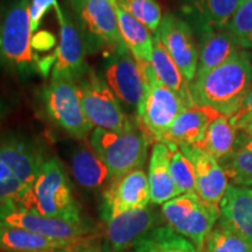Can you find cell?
Instances as JSON below:
<instances>
[{
	"label": "cell",
	"instance_id": "obj_14",
	"mask_svg": "<svg viewBox=\"0 0 252 252\" xmlns=\"http://www.w3.org/2000/svg\"><path fill=\"white\" fill-rule=\"evenodd\" d=\"M55 12L60 25V45L55 52L52 78L75 82L89 68L86 62L87 42L61 7Z\"/></svg>",
	"mask_w": 252,
	"mask_h": 252
},
{
	"label": "cell",
	"instance_id": "obj_39",
	"mask_svg": "<svg viewBox=\"0 0 252 252\" xmlns=\"http://www.w3.org/2000/svg\"><path fill=\"white\" fill-rule=\"evenodd\" d=\"M241 130L243 131L244 133H247L248 135H250V137L252 138V121L248 122L247 124H244L243 126H242Z\"/></svg>",
	"mask_w": 252,
	"mask_h": 252
},
{
	"label": "cell",
	"instance_id": "obj_10",
	"mask_svg": "<svg viewBox=\"0 0 252 252\" xmlns=\"http://www.w3.org/2000/svg\"><path fill=\"white\" fill-rule=\"evenodd\" d=\"M0 228L24 229L45 237L69 243L83 239L91 231L89 224L84 220L69 222L65 220L49 219L13 203L0 204Z\"/></svg>",
	"mask_w": 252,
	"mask_h": 252
},
{
	"label": "cell",
	"instance_id": "obj_31",
	"mask_svg": "<svg viewBox=\"0 0 252 252\" xmlns=\"http://www.w3.org/2000/svg\"><path fill=\"white\" fill-rule=\"evenodd\" d=\"M117 4L149 28L150 32L157 33L163 17L158 0H117Z\"/></svg>",
	"mask_w": 252,
	"mask_h": 252
},
{
	"label": "cell",
	"instance_id": "obj_26",
	"mask_svg": "<svg viewBox=\"0 0 252 252\" xmlns=\"http://www.w3.org/2000/svg\"><path fill=\"white\" fill-rule=\"evenodd\" d=\"M128 252H198L189 239L169 225H158L140 236Z\"/></svg>",
	"mask_w": 252,
	"mask_h": 252
},
{
	"label": "cell",
	"instance_id": "obj_17",
	"mask_svg": "<svg viewBox=\"0 0 252 252\" xmlns=\"http://www.w3.org/2000/svg\"><path fill=\"white\" fill-rule=\"evenodd\" d=\"M0 161L15 178L31 187L45 159L31 140L17 134H6L0 137Z\"/></svg>",
	"mask_w": 252,
	"mask_h": 252
},
{
	"label": "cell",
	"instance_id": "obj_21",
	"mask_svg": "<svg viewBox=\"0 0 252 252\" xmlns=\"http://www.w3.org/2000/svg\"><path fill=\"white\" fill-rule=\"evenodd\" d=\"M242 0H184L181 11L195 30L202 27L226 28Z\"/></svg>",
	"mask_w": 252,
	"mask_h": 252
},
{
	"label": "cell",
	"instance_id": "obj_42",
	"mask_svg": "<svg viewBox=\"0 0 252 252\" xmlns=\"http://www.w3.org/2000/svg\"><path fill=\"white\" fill-rule=\"evenodd\" d=\"M110 1H111L113 5H115V4H117V0H110Z\"/></svg>",
	"mask_w": 252,
	"mask_h": 252
},
{
	"label": "cell",
	"instance_id": "obj_18",
	"mask_svg": "<svg viewBox=\"0 0 252 252\" xmlns=\"http://www.w3.org/2000/svg\"><path fill=\"white\" fill-rule=\"evenodd\" d=\"M196 32L200 37V55L195 80L203 77L208 72L220 67L242 49L228 28L202 27Z\"/></svg>",
	"mask_w": 252,
	"mask_h": 252
},
{
	"label": "cell",
	"instance_id": "obj_2",
	"mask_svg": "<svg viewBox=\"0 0 252 252\" xmlns=\"http://www.w3.org/2000/svg\"><path fill=\"white\" fill-rule=\"evenodd\" d=\"M17 206L49 219L83 220L67 173L58 158L45 160L35 181Z\"/></svg>",
	"mask_w": 252,
	"mask_h": 252
},
{
	"label": "cell",
	"instance_id": "obj_13",
	"mask_svg": "<svg viewBox=\"0 0 252 252\" xmlns=\"http://www.w3.org/2000/svg\"><path fill=\"white\" fill-rule=\"evenodd\" d=\"M150 202L149 176L143 168H138L110 182L104 190L100 216L109 220L128 210L147 207Z\"/></svg>",
	"mask_w": 252,
	"mask_h": 252
},
{
	"label": "cell",
	"instance_id": "obj_40",
	"mask_svg": "<svg viewBox=\"0 0 252 252\" xmlns=\"http://www.w3.org/2000/svg\"><path fill=\"white\" fill-rule=\"evenodd\" d=\"M67 248H64V249H52V250H42V251H35V252H68Z\"/></svg>",
	"mask_w": 252,
	"mask_h": 252
},
{
	"label": "cell",
	"instance_id": "obj_20",
	"mask_svg": "<svg viewBox=\"0 0 252 252\" xmlns=\"http://www.w3.org/2000/svg\"><path fill=\"white\" fill-rule=\"evenodd\" d=\"M220 116L222 113L210 106L194 104L185 109L175 119L162 143L178 147L181 145H200L209 125Z\"/></svg>",
	"mask_w": 252,
	"mask_h": 252
},
{
	"label": "cell",
	"instance_id": "obj_4",
	"mask_svg": "<svg viewBox=\"0 0 252 252\" xmlns=\"http://www.w3.org/2000/svg\"><path fill=\"white\" fill-rule=\"evenodd\" d=\"M30 0H17L0 23V64L26 75L39 68L33 50Z\"/></svg>",
	"mask_w": 252,
	"mask_h": 252
},
{
	"label": "cell",
	"instance_id": "obj_25",
	"mask_svg": "<svg viewBox=\"0 0 252 252\" xmlns=\"http://www.w3.org/2000/svg\"><path fill=\"white\" fill-rule=\"evenodd\" d=\"M113 6L118 18L119 31L126 48L138 61H152L154 37L151 35L149 28L127 13L118 4Z\"/></svg>",
	"mask_w": 252,
	"mask_h": 252
},
{
	"label": "cell",
	"instance_id": "obj_29",
	"mask_svg": "<svg viewBox=\"0 0 252 252\" xmlns=\"http://www.w3.org/2000/svg\"><path fill=\"white\" fill-rule=\"evenodd\" d=\"M239 133L241 130L232 124L230 117L222 115L209 125L203 140L196 146L212 154L217 161H220L234 150Z\"/></svg>",
	"mask_w": 252,
	"mask_h": 252
},
{
	"label": "cell",
	"instance_id": "obj_12",
	"mask_svg": "<svg viewBox=\"0 0 252 252\" xmlns=\"http://www.w3.org/2000/svg\"><path fill=\"white\" fill-rule=\"evenodd\" d=\"M104 80L125 105L137 111L146 90L140 63L127 48L113 52L104 68Z\"/></svg>",
	"mask_w": 252,
	"mask_h": 252
},
{
	"label": "cell",
	"instance_id": "obj_1",
	"mask_svg": "<svg viewBox=\"0 0 252 252\" xmlns=\"http://www.w3.org/2000/svg\"><path fill=\"white\" fill-rule=\"evenodd\" d=\"M252 89V68L248 50L241 49L231 58L190 83L195 104L210 106L231 117L241 109Z\"/></svg>",
	"mask_w": 252,
	"mask_h": 252
},
{
	"label": "cell",
	"instance_id": "obj_7",
	"mask_svg": "<svg viewBox=\"0 0 252 252\" xmlns=\"http://www.w3.org/2000/svg\"><path fill=\"white\" fill-rule=\"evenodd\" d=\"M84 115L96 128L109 131H125L135 123L123 111L116 94L112 93L104 78L88 68L75 81Z\"/></svg>",
	"mask_w": 252,
	"mask_h": 252
},
{
	"label": "cell",
	"instance_id": "obj_28",
	"mask_svg": "<svg viewBox=\"0 0 252 252\" xmlns=\"http://www.w3.org/2000/svg\"><path fill=\"white\" fill-rule=\"evenodd\" d=\"M69 242L56 241L19 228H0V249L5 252H35L64 249Z\"/></svg>",
	"mask_w": 252,
	"mask_h": 252
},
{
	"label": "cell",
	"instance_id": "obj_35",
	"mask_svg": "<svg viewBox=\"0 0 252 252\" xmlns=\"http://www.w3.org/2000/svg\"><path fill=\"white\" fill-rule=\"evenodd\" d=\"M50 8H60L58 0H30V20L32 32H35L39 28L42 18Z\"/></svg>",
	"mask_w": 252,
	"mask_h": 252
},
{
	"label": "cell",
	"instance_id": "obj_41",
	"mask_svg": "<svg viewBox=\"0 0 252 252\" xmlns=\"http://www.w3.org/2000/svg\"><path fill=\"white\" fill-rule=\"evenodd\" d=\"M248 56H249V61H250L251 68H252V50H248Z\"/></svg>",
	"mask_w": 252,
	"mask_h": 252
},
{
	"label": "cell",
	"instance_id": "obj_16",
	"mask_svg": "<svg viewBox=\"0 0 252 252\" xmlns=\"http://www.w3.org/2000/svg\"><path fill=\"white\" fill-rule=\"evenodd\" d=\"M179 149L194 167L196 194L206 202L219 207L228 188V176L220 162L196 145H181Z\"/></svg>",
	"mask_w": 252,
	"mask_h": 252
},
{
	"label": "cell",
	"instance_id": "obj_32",
	"mask_svg": "<svg viewBox=\"0 0 252 252\" xmlns=\"http://www.w3.org/2000/svg\"><path fill=\"white\" fill-rule=\"evenodd\" d=\"M169 151H171V163H169L171 175L179 193L180 195L196 193V178L191 162L179 147H173Z\"/></svg>",
	"mask_w": 252,
	"mask_h": 252
},
{
	"label": "cell",
	"instance_id": "obj_34",
	"mask_svg": "<svg viewBox=\"0 0 252 252\" xmlns=\"http://www.w3.org/2000/svg\"><path fill=\"white\" fill-rule=\"evenodd\" d=\"M28 188L30 186L23 184L15 176L8 180L0 181V204H18L19 201L26 194Z\"/></svg>",
	"mask_w": 252,
	"mask_h": 252
},
{
	"label": "cell",
	"instance_id": "obj_27",
	"mask_svg": "<svg viewBox=\"0 0 252 252\" xmlns=\"http://www.w3.org/2000/svg\"><path fill=\"white\" fill-rule=\"evenodd\" d=\"M220 165L234 186L252 187V138L241 130L237 143Z\"/></svg>",
	"mask_w": 252,
	"mask_h": 252
},
{
	"label": "cell",
	"instance_id": "obj_38",
	"mask_svg": "<svg viewBox=\"0 0 252 252\" xmlns=\"http://www.w3.org/2000/svg\"><path fill=\"white\" fill-rule=\"evenodd\" d=\"M13 173H12L11 169L8 168L5 163H2L0 161V181H5L8 180V179L13 178Z\"/></svg>",
	"mask_w": 252,
	"mask_h": 252
},
{
	"label": "cell",
	"instance_id": "obj_23",
	"mask_svg": "<svg viewBox=\"0 0 252 252\" xmlns=\"http://www.w3.org/2000/svg\"><path fill=\"white\" fill-rule=\"evenodd\" d=\"M169 163L171 151L168 146L163 143L154 144L149 166L151 202L153 204H163L180 195L172 179Z\"/></svg>",
	"mask_w": 252,
	"mask_h": 252
},
{
	"label": "cell",
	"instance_id": "obj_5",
	"mask_svg": "<svg viewBox=\"0 0 252 252\" xmlns=\"http://www.w3.org/2000/svg\"><path fill=\"white\" fill-rule=\"evenodd\" d=\"M138 62L146 82V90L137 110V118L152 139L162 143L173 123L187 106L178 94L158 80L151 62Z\"/></svg>",
	"mask_w": 252,
	"mask_h": 252
},
{
	"label": "cell",
	"instance_id": "obj_8",
	"mask_svg": "<svg viewBox=\"0 0 252 252\" xmlns=\"http://www.w3.org/2000/svg\"><path fill=\"white\" fill-rule=\"evenodd\" d=\"M70 2L87 43L111 53L126 48L115 6L110 0H70Z\"/></svg>",
	"mask_w": 252,
	"mask_h": 252
},
{
	"label": "cell",
	"instance_id": "obj_36",
	"mask_svg": "<svg viewBox=\"0 0 252 252\" xmlns=\"http://www.w3.org/2000/svg\"><path fill=\"white\" fill-rule=\"evenodd\" d=\"M230 119H231L232 124H234L236 127H238L239 130H241L242 126L244 124H247L248 122L252 121V89L250 93H249L247 98H245L244 103L242 104L241 109H239L234 116H231Z\"/></svg>",
	"mask_w": 252,
	"mask_h": 252
},
{
	"label": "cell",
	"instance_id": "obj_24",
	"mask_svg": "<svg viewBox=\"0 0 252 252\" xmlns=\"http://www.w3.org/2000/svg\"><path fill=\"white\" fill-rule=\"evenodd\" d=\"M151 64H152L158 80L161 82L163 86L169 88L173 93L178 94L187 108L194 105L195 103L193 96H191L190 83L186 80L184 74L176 65V63L173 61L171 55L168 54V52L162 46L161 41L157 35L154 36L153 56Z\"/></svg>",
	"mask_w": 252,
	"mask_h": 252
},
{
	"label": "cell",
	"instance_id": "obj_15",
	"mask_svg": "<svg viewBox=\"0 0 252 252\" xmlns=\"http://www.w3.org/2000/svg\"><path fill=\"white\" fill-rule=\"evenodd\" d=\"M160 216L153 208L128 210L106 220L103 252H125L145 232L158 226Z\"/></svg>",
	"mask_w": 252,
	"mask_h": 252
},
{
	"label": "cell",
	"instance_id": "obj_6",
	"mask_svg": "<svg viewBox=\"0 0 252 252\" xmlns=\"http://www.w3.org/2000/svg\"><path fill=\"white\" fill-rule=\"evenodd\" d=\"M169 226L202 252L208 235L219 220L220 208L206 202L196 193H186L167 201L161 207Z\"/></svg>",
	"mask_w": 252,
	"mask_h": 252
},
{
	"label": "cell",
	"instance_id": "obj_37",
	"mask_svg": "<svg viewBox=\"0 0 252 252\" xmlns=\"http://www.w3.org/2000/svg\"><path fill=\"white\" fill-rule=\"evenodd\" d=\"M67 250L68 252H102L99 250L98 244L84 238L71 243L67 248Z\"/></svg>",
	"mask_w": 252,
	"mask_h": 252
},
{
	"label": "cell",
	"instance_id": "obj_19",
	"mask_svg": "<svg viewBox=\"0 0 252 252\" xmlns=\"http://www.w3.org/2000/svg\"><path fill=\"white\" fill-rule=\"evenodd\" d=\"M219 208L220 222L252 244V187L229 185Z\"/></svg>",
	"mask_w": 252,
	"mask_h": 252
},
{
	"label": "cell",
	"instance_id": "obj_22",
	"mask_svg": "<svg viewBox=\"0 0 252 252\" xmlns=\"http://www.w3.org/2000/svg\"><path fill=\"white\" fill-rule=\"evenodd\" d=\"M71 173L81 187L97 190L108 187L112 181L108 167L99 159L93 146L87 144L78 145L71 154Z\"/></svg>",
	"mask_w": 252,
	"mask_h": 252
},
{
	"label": "cell",
	"instance_id": "obj_3",
	"mask_svg": "<svg viewBox=\"0 0 252 252\" xmlns=\"http://www.w3.org/2000/svg\"><path fill=\"white\" fill-rule=\"evenodd\" d=\"M151 140L152 138L139 121L125 131L94 128L90 134L91 146L108 167L112 180L134 169L143 168Z\"/></svg>",
	"mask_w": 252,
	"mask_h": 252
},
{
	"label": "cell",
	"instance_id": "obj_30",
	"mask_svg": "<svg viewBox=\"0 0 252 252\" xmlns=\"http://www.w3.org/2000/svg\"><path fill=\"white\" fill-rule=\"evenodd\" d=\"M204 252H252V244L219 220L204 243Z\"/></svg>",
	"mask_w": 252,
	"mask_h": 252
},
{
	"label": "cell",
	"instance_id": "obj_9",
	"mask_svg": "<svg viewBox=\"0 0 252 252\" xmlns=\"http://www.w3.org/2000/svg\"><path fill=\"white\" fill-rule=\"evenodd\" d=\"M46 112L55 124L77 139H86L94 125L82 109L80 94L75 82L52 78L43 89Z\"/></svg>",
	"mask_w": 252,
	"mask_h": 252
},
{
	"label": "cell",
	"instance_id": "obj_11",
	"mask_svg": "<svg viewBox=\"0 0 252 252\" xmlns=\"http://www.w3.org/2000/svg\"><path fill=\"white\" fill-rule=\"evenodd\" d=\"M156 35L161 41L173 61L176 63L189 83L196 76L198 63V46L193 28L188 21L172 12L163 14Z\"/></svg>",
	"mask_w": 252,
	"mask_h": 252
},
{
	"label": "cell",
	"instance_id": "obj_33",
	"mask_svg": "<svg viewBox=\"0 0 252 252\" xmlns=\"http://www.w3.org/2000/svg\"><path fill=\"white\" fill-rule=\"evenodd\" d=\"M226 28L242 49L252 50V0H242Z\"/></svg>",
	"mask_w": 252,
	"mask_h": 252
}]
</instances>
